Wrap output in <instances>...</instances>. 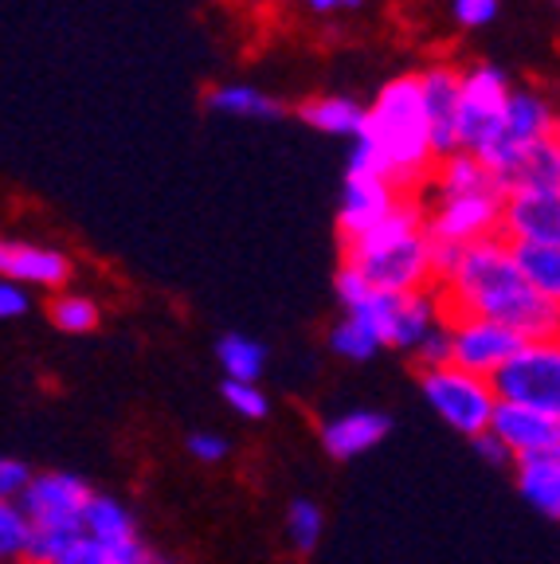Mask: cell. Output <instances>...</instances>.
I'll use <instances>...</instances> for the list:
<instances>
[{
  "label": "cell",
  "mask_w": 560,
  "mask_h": 564,
  "mask_svg": "<svg viewBox=\"0 0 560 564\" xmlns=\"http://www.w3.org/2000/svg\"><path fill=\"white\" fill-rule=\"evenodd\" d=\"M32 310V294L17 282L0 279V317H24Z\"/></svg>",
  "instance_id": "cell-38"
},
{
  "label": "cell",
  "mask_w": 560,
  "mask_h": 564,
  "mask_svg": "<svg viewBox=\"0 0 560 564\" xmlns=\"http://www.w3.org/2000/svg\"><path fill=\"white\" fill-rule=\"evenodd\" d=\"M446 334H451V365L482 380H491L506 365L509 352L526 341L509 326L486 322V317H451Z\"/></svg>",
  "instance_id": "cell-10"
},
{
  "label": "cell",
  "mask_w": 560,
  "mask_h": 564,
  "mask_svg": "<svg viewBox=\"0 0 560 564\" xmlns=\"http://www.w3.org/2000/svg\"><path fill=\"white\" fill-rule=\"evenodd\" d=\"M357 138H365L373 150L380 153L392 181L400 193L416 188L423 176L435 169V153H431V133L428 115H423L420 79L416 75H396L380 87L377 102L365 110V126Z\"/></svg>",
  "instance_id": "cell-3"
},
{
  "label": "cell",
  "mask_w": 560,
  "mask_h": 564,
  "mask_svg": "<svg viewBox=\"0 0 560 564\" xmlns=\"http://www.w3.org/2000/svg\"><path fill=\"white\" fill-rule=\"evenodd\" d=\"M474 451H478L482 463H491V467H506V463H509V451L502 447V443L494 440L491 432H486V435H474Z\"/></svg>",
  "instance_id": "cell-39"
},
{
  "label": "cell",
  "mask_w": 560,
  "mask_h": 564,
  "mask_svg": "<svg viewBox=\"0 0 560 564\" xmlns=\"http://www.w3.org/2000/svg\"><path fill=\"white\" fill-rule=\"evenodd\" d=\"M416 357H420L423 372L451 365V334H446V317L439 322L435 329H428V337H423V341L416 345Z\"/></svg>",
  "instance_id": "cell-32"
},
{
  "label": "cell",
  "mask_w": 560,
  "mask_h": 564,
  "mask_svg": "<svg viewBox=\"0 0 560 564\" xmlns=\"http://www.w3.org/2000/svg\"><path fill=\"white\" fill-rule=\"evenodd\" d=\"M322 529H325V513L317 502H310V498H294L287 510V541L298 549V553H310V549H317V541H322Z\"/></svg>",
  "instance_id": "cell-26"
},
{
  "label": "cell",
  "mask_w": 560,
  "mask_h": 564,
  "mask_svg": "<svg viewBox=\"0 0 560 564\" xmlns=\"http://www.w3.org/2000/svg\"><path fill=\"white\" fill-rule=\"evenodd\" d=\"M90 486L79 475L67 470H47V475H32L17 506L24 510L32 529H55V533H79L83 513L90 502Z\"/></svg>",
  "instance_id": "cell-8"
},
{
  "label": "cell",
  "mask_w": 560,
  "mask_h": 564,
  "mask_svg": "<svg viewBox=\"0 0 560 564\" xmlns=\"http://www.w3.org/2000/svg\"><path fill=\"white\" fill-rule=\"evenodd\" d=\"M98 302L87 299V294H71V291H60L52 302V322L55 329L63 334H90L98 326Z\"/></svg>",
  "instance_id": "cell-27"
},
{
  "label": "cell",
  "mask_w": 560,
  "mask_h": 564,
  "mask_svg": "<svg viewBox=\"0 0 560 564\" xmlns=\"http://www.w3.org/2000/svg\"><path fill=\"white\" fill-rule=\"evenodd\" d=\"M28 478H32L28 463H20V458H9V455H0V502H17L20 494H24Z\"/></svg>",
  "instance_id": "cell-37"
},
{
  "label": "cell",
  "mask_w": 560,
  "mask_h": 564,
  "mask_svg": "<svg viewBox=\"0 0 560 564\" xmlns=\"http://www.w3.org/2000/svg\"><path fill=\"white\" fill-rule=\"evenodd\" d=\"M79 533L90 541H98V545H106L122 564H141V556L149 553L138 538V521H133V513L126 510L118 498H110V494H90Z\"/></svg>",
  "instance_id": "cell-15"
},
{
  "label": "cell",
  "mask_w": 560,
  "mask_h": 564,
  "mask_svg": "<svg viewBox=\"0 0 560 564\" xmlns=\"http://www.w3.org/2000/svg\"><path fill=\"white\" fill-rule=\"evenodd\" d=\"M491 392L498 404H521L560 415V345L521 341L491 377Z\"/></svg>",
  "instance_id": "cell-4"
},
{
  "label": "cell",
  "mask_w": 560,
  "mask_h": 564,
  "mask_svg": "<svg viewBox=\"0 0 560 564\" xmlns=\"http://www.w3.org/2000/svg\"><path fill=\"white\" fill-rule=\"evenodd\" d=\"M388 435V415L368 412V408H353V412H342L325 420L322 427V447L330 451L333 458H357L365 451H373L380 440Z\"/></svg>",
  "instance_id": "cell-17"
},
{
  "label": "cell",
  "mask_w": 560,
  "mask_h": 564,
  "mask_svg": "<svg viewBox=\"0 0 560 564\" xmlns=\"http://www.w3.org/2000/svg\"><path fill=\"white\" fill-rule=\"evenodd\" d=\"M330 349L337 352V357H345V361H368L373 352H380V345L365 334V326H360V322L342 317V322L330 329Z\"/></svg>",
  "instance_id": "cell-29"
},
{
  "label": "cell",
  "mask_w": 560,
  "mask_h": 564,
  "mask_svg": "<svg viewBox=\"0 0 560 564\" xmlns=\"http://www.w3.org/2000/svg\"><path fill=\"white\" fill-rule=\"evenodd\" d=\"M443 310L451 317H486L509 326L526 341H557L560 306L529 286L509 259V243L502 236L459 247L455 263L443 274Z\"/></svg>",
  "instance_id": "cell-1"
},
{
  "label": "cell",
  "mask_w": 560,
  "mask_h": 564,
  "mask_svg": "<svg viewBox=\"0 0 560 564\" xmlns=\"http://www.w3.org/2000/svg\"><path fill=\"white\" fill-rule=\"evenodd\" d=\"M298 118L310 130L330 133V138H357L360 126H365V106L345 95H317L298 106Z\"/></svg>",
  "instance_id": "cell-21"
},
{
  "label": "cell",
  "mask_w": 560,
  "mask_h": 564,
  "mask_svg": "<svg viewBox=\"0 0 560 564\" xmlns=\"http://www.w3.org/2000/svg\"><path fill=\"white\" fill-rule=\"evenodd\" d=\"M55 564H122V561H118V556L110 553L106 545H98V541H90V538H83V533H79V538L63 549Z\"/></svg>",
  "instance_id": "cell-33"
},
{
  "label": "cell",
  "mask_w": 560,
  "mask_h": 564,
  "mask_svg": "<svg viewBox=\"0 0 560 564\" xmlns=\"http://www.w3.org/2000/svg\"><path fill=\"white\" fill-rule=\"evenodd\" d=\"M403 200L400 188H392L380 176H353L345 173V188H342V212H337V228H342V239L365 236L368 228H377L388 212Z\"/></svg>",
  "instance_id": "cell-16"
},
{
  "label": "cell",
  "mask_w": 560,
  "mask_h": 564,
  "mask_svg": "<svg viewBox=\"0 0 560 564\" xmlns=\"http://www.w3.org/2000/svg\"><path fill=\"white\" fill-rule=\"evenodd\" d=\"M208 110L231 118H247V122H274L287 115V106L267 90L251 87V83H224V87L208 90Z\"/></svg>",
  "instance_id": "cell-22"
},
{
  "label": "cell",
  "mask_w": 560,
  "mask_h": 564,
  "mask_svg": "<svg viewBox=\"0 0 560 564\" xmlns=\"http://www.w3.org/2000/svg\"><path fill=\"white\" fill-rule=\"evenodd\" d=\"M28 525L24 510L17 502H0V564L24 561V545H28Z\"/></svg>",
  "instance_id": "cell-28"
},
{
  "label": "cell",
  "mask_w": 560,
  "mask_h": 564,
  "mask_svg": "<svg viewBox=\"0 0 560 564\" xmlns=\"http://www.w3.org/2000/svg\"><path fill=\"white\" fill-rule=\"evenodd\" d=\"M545 138H557V110H552V102L541 90L514 87L506 98V110H502L498 138L482 153H474V161H478V165L494 176V185H498V176L514 165L517 153L529 150L534 141H545Z\"/></svg>",
  "instance_id": "cell-6"
},
{
  "label": "cell",
  "mask_w": 560,
  "mask_h": 564,
  "mask_svg": "<svg viewBox=\"0 0 560 564\" xmlns=\"http://www.w3.org/2000/svg\"><path fill=\"white\" fill-rule=\"evenodd\" d=\"M423 388V400L431 404V412L446 423V427H455L459 435H486L491 427V415H494V392H491V380L471 377V372L455 369V365H443V369H428L420 377Z\"/></svg>",
  "instance_id": "cell-7"
},
{
  "label": "cell",
  "mask_w": 560,
  "mask_h": 564,
  "mask_svg": "<svg viewBox=\"0 0 560 564\" xmlns=\"http://www.w3.org/2000/svg\"><path fill=\"white\" fill-rule=\"evenodd\" d=\"M79 538V533H55V529H32L28 533V545H24V561L28 564H55L60 553L71 545V541Z\"/></svg>",
  "instance_id": "cell-31"
},
{
  "label": "cell",
  "mask_w": 560,
  "mask_h": 564,
  "mask_svg": "<svg viewBox=\"0 0 560 564\" xmlns=\"http://www.w3.org/2000/svg\"><path fill=\"white\" fill-rule=\"evenodd\" d=\"M189 455L196 458V463H224V458L231 455V443L224 440L219 432H196L189 435Z\"/></svg>",
  "instance_id": "cell-36"
},
{
  "label": "cell",
  "mask_w": 560,
  "mask_h": 564,
  "mask_svg": "<svg viewBox=\"0 0 560 564\" xmlns=\"http://www.w3.org/2000/svg\"><path fill=\"white\" fill-rule=\"evenodd\" d=\"M0 279L17 282V286H44V291H63L71 279V259L47 243L32 239L0 236Z\"/></svg>",
  "instance_id": "cell-13"
},
{
  "label": "cell",
  "mask_w": 560,
  "mask_h": 564,
  "mask_svg": "<svg viewBox=\"0 0 560 564\" xmlns=\"http://www.w3.org/2000/svg\"><path fill=\"white\" fill-rule=\"evenodd\" d=\"M216 357L228 380H244V384H259L267 369V349L247 334H224L216 345Z\"/></svg>",
  "instance_id": "cell-25"
},
{
  "label": "cell",
  "mask_w": 560,
  "mask_h": 564,
  "mask_svg": "<svg viewBox=\"0 0 560 564\" xmlns=\"http://www.w3.org/2000/svg\"><path fill=\"white\" fill-rule=\"evenodd\" d=\"M306 9L310 12H333V9H342L337 0H306Z\"/></svg>",
  "instance_id": "cell-40"
},
{
  "label": "cell",
  "mask_w": 560,
  "mask_h": 564,
  "mask_svg": "<svg viewBox=\"0 0 560 564\" xmlns=\"http://www.w3.org/2000/svg\"><path fill=\"white\" fill-rule=\"evenodd\" d=\"M431 181H435L439 196H466V193H486V188H498L494 176L471 158V153H451V158H439L431 169ZM502 193V188H498Z\"/></svg>",
  "instance_id": "cell-24"
},
{
  "label": "cell",
  "mask_w": 560,
  "mask_h": 564,
  "mask_svg": "<svg viewBox=\"0 0 560 564\" xmlns=\"http://www.w3.org/2000/svg\"><path fill=\"white\" fill-rule=\"evenodd\" d=\"M224 400L236 415L244 420H263L267 415V392L259 384H244V380H224Z\"/></svg>",
  "instance_id": "cell-30"
},
{
  "label": "cell",
  "mask_w": 560,
  "mask_h": 564,
  "mask_svg": "<svg viewBox=\"0 0 560 564\" xmlns=\"http://www.w3.org/2000/svg\"><path fill=\"white\" fill-rule=\"evenodd\" d=\"M333 291H337V302H342V310L349 314L353 306H360V302L373 294V286H368V282L360 279V274L353 271L349 263H342V271H337V279H333Z\"/></svg>",
  "instance_id": "cell-34"
},
{
  "label": "cell",
  "mask_w": 560,
  "mask_h": 564,
  "mask_svg": "<svg viewBox=\"0 0 560 564\" xmlns=\"http://www.w3.org/2000/svg\"><path fill=\"white\" fill-rule=\"evenodd\" d=\"M502 196L506 193H498V188L466 193V196H439L435 208L423 220V231H428L431 243H446V247H471L478 239L498 236Z\"/></svg>",
  "instance_id": "cell-9"
},
{
  "label": "cell",
  "mask_w": 560,
  "mask_h": 564,
  "mask_svg": "<svg viewBox=\"0 0 560 564\" xmlns=\"http://www.w3.org/2000/svg\"><path fill=\"white\" fill-rule=\"evenodd\" d=\"M439 302L435 291H412L400 294L396 302V317H392V337H388V349H416V345L428 337V329L439 326Z\"/></svg>",
  "instance_id": "cell-20"
},
{
  "label": "cell",
  "mask_w": 560,
  "mask_h": 564,
  "mask_svg": "<svg viewBox=\"0 0 560 564\" xmlns=\"http://www.w3.org/2000/svg\"><path fill=\"white\" fill-rule=\"evenodd\" d=\"M509 90H514V83L494 63H478L471 70H459V98H455L459 150L474 158V153H482L498 138Z\"/></svg>",
  "instance_id": "cell-5"
},
{
  "label": "cell",
  "mask_w": 560,
  "mask_h": 564,
  "mask_svg": "<svg viewBox=\"0 0 560 564\" xmlns=\"http://www.w3.org/2000/svg\"><path fill=\"white\" fill-rule=\"evenodd\" d=\"M345 263L385 294L428 291L435 279L431 267V239L423 231V212L416 200L403 196L377 228L345 243Z\"/></svg>",
  "instance_id": "cell-2"
},
{
  "label": "cell",
  "mask_w": 560,
  "mask_h": 564,
  "mask_svg": "<svg viewBox=\"0 0 560 564\" xmlns=\"http://www.w3.org/2000/svg\"><path fill=\"white\" fill-rule=\"evenodd\" d=\"M502 239L506 243L560 247V193L549 188H514L502 196Z\"/></svg>",
  "instance_id": "cell-11"
},
{
  "label": "cell",
  "mask_w": 560,
  "mask_h": 564,
  "mask_svg": "<svg viewBox=\"0 0 560 564\" xmlns=\"http://www.w3.org/2000/svg\"><path fill=\"white\" fill-rule=\"evenodd\" d=\"M486 432L509 451V458L529 455H557L560 451V415L537 412L521 404H494Z\"/></svg>",
  "instance_id": "cell-12"
},
{
  "label": "cell",
  "mask_w": 560,
  "mask_h": 564,
  "mask_svg": "<svg viewBox=\"0 0 560 564\" xmlns=\"http://www.w3.org/2000/svg\"><path fill=\"white\" fill-rule=\"evenodd\" d=\"M498 188L502 193H514V188H549V193H560V141L545 138L517 153L514 165L498 176Z\"/></svg>",
  "instance_id": "cell-18"
},
{
  "label": "cell",
  "mask_w": 560,
  "mask_h": 564,
  "mask_svg": "<svg viewBox=\"0 0 560 564\" xmlns=\"http://www.w3.org/2000/svg\"><path fill=\"white\" fill-rule=\"evenodd\" d=\"M509 259H514L517 274L534 286L541 299H560V247L549 243H509Z\"/></svg>",
  "instance_id": "cell-23"
},
{
  "label": "cell",
  "mask_w": 560,
  "mask_h": 564,
  "mask_svg": "<svg viewBox=\"0 0 560 564\" xmlns=\"http://www.w3.org/2000/svg\"><path fill=\"white\" fill-rule=\"evenodd\" d=\"M141 564H173V561H165V556H153V553H146V556H141Z\"/></svg>",
  "instance_id": "cell-41"
},
{
  "label": "cell",
  "mask_w": 560,
  "mask_h": 564,
  "mask_svg": "<svg viewBox=\"0 0 560 564\" xmlns=\"http://www.w3.org/2000/svg\"><path fill=\"white\" fill-rule=\"evenodd\" d=\"M420 79V98H423V115H428V133H431V153L439 158H451L459 153V126H455V98H459V70L435 63L428 67Z\"/></svg>",
  "instance_id": "cell-14"
},
{
  "label": "cell",
  "mask_w": 560,
  "mask_h": 564,
  "mask_svg": "<svg viewBox=\"0 0 560 564\" xmlns=\"http://www.w3.org/2000/svg\"><path fill=\"white\" fill-rule=\"evenodd\" d=\"M451 17L463 28H486L498 20V0H451Z\"/></svg>",
  "instance_id": "cell-35"
},
{
  "label": "cell",
  "mask_w": 560,
  "mask_h": 564,
  "mask_svg": "<svg viewBox=\"0 0 560 564\" xmlns=\"http://www.w3.org/2000/svg\"><path fill=\"white\" fill-rule=\"evenodd\" d=\"M517 490L545 518L560 513V451L557 455L517 458Z\"/></svg>",
  "instance_id": "cell-19"
}]
</instances>
